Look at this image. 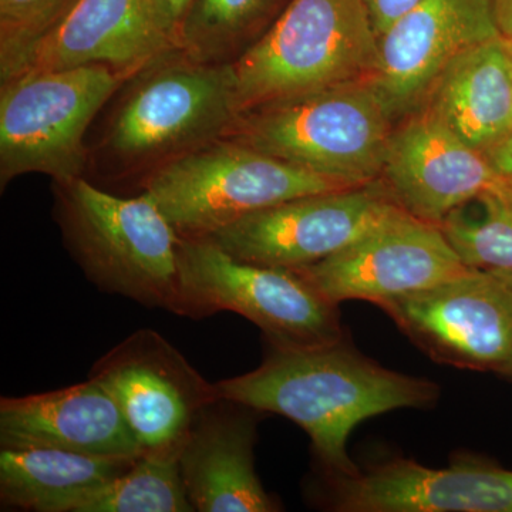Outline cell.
Instances as JSON below:
<instances>
[{
    "label": "cell",
    "mask_w": 512,
    "mask_h": 512,
    "mask_svg": "<svg viewBox=\"0 0 512 512\" xmlns=\"http://www.w3.org/2000/svg\"><path fill=\"white\" fill-rule=\"evenodd\" d=\"M500 36L494 0H419L379 37L373 83L399 123L419 109L448 64Z\"/></svg>",
    "instance_id": "cell-15"
},
{
    "label": "cell",
    "mask_w": 512,
    "mask_h": 512,
    "mask_svg": "<svg viewBox=\"0 0 512 512\" xmlns=\"http://www.w3.org/2000/svg\"><path fill=\"white\" fill-rule=\"evenodd\" d=\"M505 45H507L508 53H510L511 60H512V39L505 40Z\"/></svg>",
    "instance_id": "cell-30"
},
{
    "label": "cell",
    "mask_w": 512,
    "mask_h": 512,
    "mask_svg": "<svg viewBox=\"0 0 512 512\" xmlns=\"http://www.w3.org/2000/svg\"><path fill=\"white\" fill-rule=\"evenodd\" d=\"M0 447H46L137 458L141 448L119 404L94 379L52 392L0 400Z\"/></svg>",
    "instance_id": "cell-18"
},
{
    "label": "cell",
    "mask_w": 512,
    "mask_h": 512,
    "mask_svg": "<svg viewBox=\"0 0 512 512\" xmlns=\"http://www.w3.org/2000/svg\"><path fill=\"white\" fill-rule=\"evenodd\" d=\"M239 114L232 63L200 62L174 50L128 80L104 153L123 170L148 174L227 136Z\"/></svg>",
    "instance_id": "cell-3"
},
{
    "label": "cell",
    "mask_w": 512,
    "mask_h": 512,
    "mask_svg": "<svg viewBox=\"0 0 512 512\" xmlns=\"http://www.w3.org/2000/svg\"><path fill=\"white\" fill-rule=\"evenodd\" d=\"M164 2L167 3L168 8L174 13L175 18L178 20V25H180V20L183 18L185 9L188 8L191 0H164Z\"/></svg>",
    "instance_id": "cell-28"
},
{
    "label": "cell",
    "mask_w": 512,
    "mask_h": 512,
    "mask_svg": "<svg viewBox=\"0 0 512 512\" xmlns=\"http://www.w3.org/2000/svg\"><path fill=\"white\" fill-rule=\"evenodd\" d=\"M181 316L221 311L244 316L266 343L312 348L345 338L339 305L296 271L242 261L211 238H181Z\"/></svg>",
    "instance_id": "cell-7"
},
{
    "label": "cell",
    "mask_w": 512,
    "mask_h": 512,
    "mask_svg": "<svg viewBox=\"0 0 512 512\" xmlns=\"http://www.w3.org/2000/svg\"><path fill=\"white\" fill-rule=\"evenodd\" d=\"M439 225L396 210L349 247L296 269L329 301L380 305L468 271Z\"/></svg>",
    "instance_id": "cell-12"
},
{
    "label": "cell",
    "mask_w": 512,
    "mask_h": 512,
    "mask_svg": "<svg viewBox=\"0 0 512 512\" xmlns=\"http://www.w3.org/2000/svg\"><path fill=\"white\" fill-rule=\"evenodd\" d=\"M484 156L501 177L512 180V131L488 148Z\"/></svg>",
    "instance_id": "cell-26"
},
{
    "label": "cell",
    "mask_w": 512,
    "mask_h": 512,
    "mask_svg": "<svg viewBox=\"0 0 512 512\" xmlns=\"http://www.w3.org/2000/svg\"><path fill=\"white\" fill-rule=\"evenodd\" d=\"M379 181L402 210L434 225L467 201L511 183L426 107L394 127Z\"/></svg>",
    "instance_id": "cell-14"
},
{
    "label": "cell",
    "mask_w": 512,
    "mask_h": 512,
    "mask_svg": "<svg viewBox=\"0 0 512 512\" xmlns=\"http://www.w3.org/2000/svg\"><path fill=\"white\" fill-rule=\"evenodd\" d=\"M77 0H0V82L25 69L37 45Z\"/></svg>",
    "instance_id": "cell-24"
},
{
    "label": "cell",
    "mask_w": 512,
    "mask_h": 512,
    "mask_svg": "<svg viewBox=\"0 0 512 512\" xmlns=\"http://www.w3.org/2000/svg\"><path fill=\"white\" fill-rule=\"evenodd\" d=\"M379 37L360 0H289L234 66L241 113L369 79Z\"/></svg>",
    "instance_id": "cell-4"
},
{
    "label": "cell",
    "mask_w": 512,
    "mask_h": 512,
    "mask_svg": "<svg viewBox=\"0 0 512 512\" xmlns=\"http://www.w3.org/2000/svg\"><path fill=\"white\" fill-rule=\"evenodd\" d=\"M178 456L143 453L113 481L84 498L76 512H194Z\"/></svg>",
    "instance_id": "cell-23"
},
{
    "label": "cell",
    "mask_w": 512,
    "mask_h": 512,
    "mask_svg": "<svg viewBox=\"0 0 512 512\" xmlns=\"http://www.w3.org/2000/svg\"><path fill=\"white\" fill-rule=\"evenodd\" d=\"M89 377L119 404L141 454L180 456L198 414L220 397L215 383L153 329L121 340L94 363Z\"/></svg>",
    "instance_id": "cell-10"
},
{
    "label": "cell",
    "mask_w": 512,
    "mask_h": 512,
    "mask_svg": "<svg viewBox=\"0 0 512 512\" xmlns=\"http://www.w3.org/2000/svg\"><path fill=\"white\" fill-rule=\"evenodd\" d=\"M439 228L467 268L512 271V181L460 205Z\"/></svg>",
    "instance_id": "cell-22"
},
{
    "label": "cell",
    "mask_w": 512,
    "mask_h": 512,
    "mask_svg": "<svg viewBox=\"0 0 512 512\" xmlns=\"http://www.w3.org/2000/svg\"><path fill=\"white\" fill-rule=\"evenodd\" d=\"M396 124L369 77L245 111L225 137L359 187L382 175Z\"/></svg>",
    "instance_id": "cell-5"
},
{
    "label": "cell",
    "mask_w": 512,
    "mask_h": 512,
    "mask_svg": "<svg viewBox=\"0 0 512 512\" xmlns=\"http://www.w3.org/2000/svg\"><path fill=\"white\" fill-rule=\"evenodd\" d=\"M134 461L60 448H2L0 501L3 507L25 511L76 512L84 498L119 477Z\"/></svg>",
    "instance_id": "cell-20"
},
{
    "label": "cell",
    "mask_w": 512,
    "mask_h": 512,
    "mask_svg": "<svg viewBox=\"0 0 512 512\" xmlns=\"http://www.w3.org/2000/svg\"><path fill=\"white\" fill-rule=\"evenodd\" d=\"M399 208L377 180L272 205L208 238L242 261L299 269L349 247Z\"/></svg>",
    "instance_id": "cell-11"
},
{
    "label": "cell",
    "mask_w": 512,
    "mask_h": 512,
    "mask_svg": "<svg viewBox=\"0 0 512 512\" xmlns=\"http://www.w3.org/2000/svg\"><path fill=\"white\" fill-rule=\"evenodd\" d=\"M434 362L503 372L512 360V289L495 271L463 274L380 303Z\"/></svg>",
    "instance_id": "cell-9"
},
{
    "label": "cell",
    "mask_w": 512,
    "mask_h": 512,
    "mask_svg": "<svg viewBox=\"0 0 512 512\" xmlns=\"http://www.w3.org/2000/svg\"><path fill=\"white\" fill-rule=\"evenodd\" d=\"M215 387L224 399L298 424L326 477L360 470L349 456L348 441L362 421L397 409H423L440 397L439 384L380 366L348 335L312 348L266 343L261 365Z\"/></svg>",
    "instance_id": "cell-1"
},
{
    "label": "cell",
    "mask_w": 512,
    "mask_h": 512,
    "mask_svg": "<svg viewBox=\"0 0 512 512\" xmlns=\"http://www.w3.org/2000/svg\"><path fill=\"white\" fill-rule=\"evenodd\" d=\"M322 484V504L338 512H512V471L467 453L446 468L390 458Z\"/></svg>",
    "instance_id": "cell-13"
},
{
    "label": "cell",
    "mask_w": 512,
    "mask_h": 512,
    "mask_svg": "<svg viewBox=\"0 0 512 512\" xmlns=\"http://www.w3.org/2000/svg\"><path fill=\"white\" fill-rule=\"evenodd\" d=\"M495 272H498V274L503 276L505 281H507V284L510 285L511 289H512V271H495Z\"/></svg>",
    "instance_id": "cell-29"
},
{
    "label": "cell",
    "mask_w": 512,
    "mask_h": 512,
    "mask_svg": "<svg viewBox=\"0 0 512 512\" xmlns=\"http://www.w3.org/2000/svg\"><path fill=\"white\" fill-rule=\"evenodd\" d=\"M512 181V180H511Z\"/></svg>",
    "instance_id": "cell-32"
},
{
    "label": "cell",
    "mask_w": 512,
    "mask_h": 512,
    "mask_svg": "<svg viewBox=\"0 0 512 512\" xmlns=\"http://www.w3.org/2000/svg\"><path fill=\"white\" fill-rule=\"evenodd\" d=\"M360 2L369 13L377 37H380L419 0H360Z\"/></svg>",
    "instance_id": "cell-25"
},
{
    "label": "cell",
    "mask_w": 512,
    "mask_h": 512,
    "mask_svg": "<svg viewBox=\"0 0 512 512\" xmlns=\"http://www.w3.org/2000/svg\"><path fill=\"white\" fill-rule=\"evenodd\" d=\"M495 20L503 39H512V0H494Z\"/></svg>",
    "instance_id": "cell-27"
},
{
    "label": "cell",
    "mask_w": 512,
    "mask_h": 512,
    "mask_svg": "<svg viewBox=\"0 0 512 512\" xmlns=\"http://www.w3.org/2000/svg\"><path fill=\"white\" fill-rule=\"evenodd\" d=\"M130 77L104 66L23 72L0 82V185L26 174L83 177L90 124Z\"/></svg>",
    "instance_id": "cell-8"
},
{
    "label": "cell",
    "mask_w": 512,
    "mask_h": 512,
    "mask_svg": "<svg viewBox=\"0 0 512 512\" xmlns=\"http://www.w3.org/2000/svg\"><path fill=\"white\" fill-rule=\"evenodd\" d=\"M420 107L480 153L507 136L512 131V60L503 37L474 46L448 64Z\"/></svg>",
    "instance_id": "cell-19"
},
{
    "label": "cell",
    "mask_w": 512,
    "mask_h": 512,
    "mask_svg": "<svg viewBox=\"0 0 512 512\" xmlns=\"http://www.w3.org/2000/svg\"><path fill=\"white\" fill-rule=\"evenodd\" d=\"M56 185L64 242L100 291L181 315L177 234L146 192L119 197L80 177Z\"/></svg>",
    "instance_id": "cell-2"
},
{
    "label": "cell",
    "mask_w": 512,
    "mask_h": 512,
    "mask_svg": "<svg viewBox=\"0 0 512 512\" xmlns=\"http://www.w3.org/2000/svg\"><path fill=\"white\" fill-rule=\"evenodd\" d=\"M289 0H191L178 28L180 50L205 63H232L259 39Z\"/></svg>",
    "instance_id": "cell-21"
},
{
    "label": "cell",
    "mask_w": 512,
    "mask_h": 512,
    "mask_svg": "<svg viewBox=\"0 0 512 512\" xmlns=\"http://www.w3.org/2000/svg\"><path fill=\"white\" fill-rule=\"evenodd\" d=\"M261 412L218 397L198 414L178 463L188 497L200 512H276L255 470L254 447Z\"/></svg>",
    "instance_id": "cell-17"
},
{
    "label": "cell",
    "mask_w": 512,
    "mask_h": 512,
    "mask_svg": "<svg viewBox=\"0 0 512 512\" xmlns=\"http://www.w3.org/2000/svg\"><path fill=\"white\" fill-rule=\"evenodd\" d=\"M178 28L164 0H77L20 73L104 66L133 79L180 49Z\"/></svg>",
    "instance_id": "cell-16"
},
{
    "label": "cell",
    "mask_w": 512,
    "mask_h": 512,
    "mask_svg": "<svg viewBox=\"0 0 512 512\" xmlns=\"http://www.w3.org/2000/svg\"><path fill=\"white\" fill-rule=\"evenodd\" d=\"M345 188L352 187L229 137L167 161L143 180V192L181 238L212 237L272 205Z\"/></svg>",
    "instance_id": "cell-6"
},
{
    "label": "cell",
    "mask_w": 512,
    "mask_h": 512,
    "mask_svg": "<svg viewBox=\"0 0 512 512\" xmlns=\"http://www.w3.org/2000/svg\"><path fill=\"white\" fill-rule=\"evenodd\" d=\"M504 373H507L508 376H511L512 377V360L510 362V365H508L507 367H505V369L503 370Z\"/></svg>",
    "instance_id": "cell-31"
}]
</instances>
